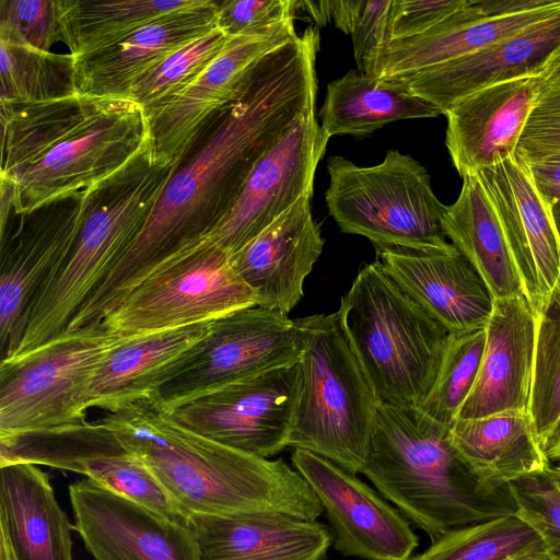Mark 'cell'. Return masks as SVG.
Returning a JSON list of instances; mask_svg holds the SVG:
<instances>
[{
    "instance_id": "7c38bea8",
    "label": "cell",
    "mask_w": 560,
    "mask_h": 560,
    "mask_svg": "<svg viewBox=\"0 0 560 560\" xmlns=\"http://www.w3.org/2000/svg\"><path fill=\"white\" fill-rule=\"evenodd\" d=\"M328 141L315 108L310 109L255 163L232 202L195 241L231 255L242 248L300 199L313 195L315 171Z\"/></svg>"
},
{
    "instance_id": "f35d334b",
    "label": "cell",
    "mask_w": 560,
    "mask_h": 560,
    "mask_svg": "<svg viewBox=\"0 0 560 560\" xmlns=\"http://www.w3.org/2000/svg\"><path fill=\"white\" fill-rule=\"evenodd\" d=\"M508 486L516 503V514L538 534L548 555L560 560V483L551 465Z\"/></svg>"
},
{
    "instance_id": "9a60e30c",
    "label": "cell",
    "mask_w": 560,
    "mask_h": 560,
    "mask_svg": "<svg viewBox=\"0 0 560 560\" xmlns=\"http://www.w3.org/2000/svg\"><path fill=\"white\" fill-rule=\"evenodd\" d=\"M291 460L320 501L336 551L363 560L411 559L419 537L377 490L312 452L295 448Z\"/></svg>"
},
{
    "instance_id": "ac0fdd59",
    "label": "cell",
    "mask_w": 560,
    "mask_h": 560,
    "mask_svg": "<svg viewBox=\"0 0 560 560\" xmlns=\"http://www.w3.org/2000/svg\"><path fill=\"white\" fill-rule=\"evenodd\" d=\"M74 525L96 560H199L189 526L85 478L69 486Z\"/></svg>"
},
{
    "instance_id": "277c9868",
    "label": "cell",
    "mask_w": 560,
    "mask_h": 560,
    "mask_svg": "<svg viewBox=\"0 0 560 560\" xmlns=\"http://www.w3.org/2000/svg\"><path fill=\"white\" fill-rule=\"evenodd\" d=\"M362 474L431 542L517 510L509 486L481 481L453 446L450 427L419 408L378 404Z\"/></svg>"
},
{
    "instance_id": "4dcf8cb0",
    "label": "cell",
    "mask_w": 560,
    "mask_h": 560,
    "mask_svg": "<svg viewBox=\"0 0 560 560\" xmlns=\"http://www.w3.org/2000/svg\"><path fill=\"white\" fill-rule=\"evenodd\" d=\"M450 436L459 456L491 487H506L551 465L536 438L529 413L456 419L450 427Z\"/></svg>"
},
{
    "instance_id": "60d3db41",
    "label": "cell",
    "mask_w": 560,
    "mask_h": 560,
    "mask_svg": "<svg viewBox=\"0 0 560 560\" xmlns=\"http://www.w3.org/2000/svg\"><path fill=\"white\" fill-rule=\"evenodd\" d=\"M392 0H354L348 35L353 43L358 71L381 78L389 37Z\"/></svg>"
},
{
    "instance_id": "f546056e",
    "label": "cell",
    "mask_w": 560,
    "mask_h": 560,
    "mask_svg": "<svg viewBox=\"0 0 560 560\" xmlns=\"http://www.w3.org/2000/svg\"><path fill=\"white\" fill-rule=\"evenodd\" d=\"M446 238L471 262L494 300L525 295L523 284L493 203L479 177H463L460 192L446 206Z\"/></svg>"
},
{
    "instance_id": "44dd1931",
    "label": "cell",
    "mask_w": 560,
    "mask_h": 560,
    "mask_svg": "<svg viewBox=\"0 0 560 560\" xmlns=\"http://www.w3.org/2000/svg\"><path fill=\"white\" fill-rule=\"evenodd\" d=\"M220 1L195 0L158 16L115 40L74 58L77 91L126 96L130 88L167 57L218 25Z\"/></svg>"
},
{
    "instance_id": "74e56055",
    "label": "cell",
    "mask_w": 560,
    "mask_h": 560,
    "mask_svg": "<svg viewBox=\"0 0 560 560\" xmlns=\"http://www.w3.org/2000/svg\"><path fill=\"white\" fill-rule=\"evenodd\" d=\"M486 327L451 335L436 381L420 408L434 420L451 427L470 394L486 347Z\"/></svg>"
},
{
    "instance_id": "8d00e7d4",
    "label": "cell",
    "mask_w": 560,
    "mask_h": 560,
    "mask_svg": "<svg viewBox=\"0 0 560 560\" xmlns=\"http://www.w3.org/2000/svg\"><path fill=\"white\" fill-rule=\"evenodd\" d=\"M231 39L219 25L152 68L130 88L126 97L149 112L188 86Z\"/></svg>"
},
{
    "instance_id": "52a82bcc",
    "label": "cell",
    "mask_w": 560,
    "mask_h": 560,
    "mask_svg": "<svg viewBox=\"0 0 560 560\" xmlns=\"http://www.w3.org/2000/svg\"><path fill=\"white\" fill-rule=\"evenodd\" d=\"M178 165L149 162L97 194L69 258L26 311L18 343L3 358L66 330L135 241Z\"/></svg>"
},
{
    "instance_id": "30bf717a",
    "label": "cell",
    "mask_w": 560,
    "mask_h": 560,
    "mask_svg": "<svg viewBox=\"0 0 560 560\" xmlns=\"http://www.w3.org/2000/svg\"><path fill=\"white\" fill-rule=\"evenodd\" d=\"M257 303L230 253L192 241L107 305L100 322L114 334L140 336L213 322Z\"/></svg>"
},
{
    "instance_id": "bcb514c9",
    "label": "cell",
    "mask_w": 560,
    "mask_h": 560,
    "mask_svg": "<svg viewBox=\"0 0 560 560\" xmlns=\"http://www.w3.org/2000/svg\"><path fill=\"white\" fill-rule=\"evenodd\" d=\"M557 88H560V48L549 59L539 75V94Z\"/></svg>"
},
{
    "instance_id": "e0dca14e",
    "label": "cell",
    "mask_w": 560,
    "mask_h": 560,
    "mask_svg": "<svg viewBox=\"0 0 560 560\" xmlns=\"http://www.w3.org/2000/svg\"><path fill=\"white\" fill-rule=\"evenodd\" d=\"M9 455L13 463L85 475L110 491L189 526V516L150 468L98 420L67 431L20 435L13 440Z\"/></svg>"
},
{
    "instance_id": "83f0119b",
    "label": "cell",
    "mask_w": 560,
    "mask_h": 560,
    "mask_svg": "<svg viewBox=\"0 0 560 560\" xmlns=\"http://www.w3.org/2000/svg\"><path fill=\"white\" fill-rule=\"evenodd\" d=\"M0 470V536L14 560H72V526L49 476L26 463Z\"/></svg>"
},
{
    "instance_id": "ab89813d",
    "label": "cell",
    "mask_w": 560,
    "mask_h": 560,
    "mask_svg": "<svg viewBox=\"0 0 560 560\" xmlns=\"http://www.w3.org/2000/svg\"><path fill=\"white\" fill-rule=\"evenodd\" d=\"M0 40L50 51L61 40L56 0H1Z\"/></svg>"
},
{
    "instance_id": "816d5d0a",
    "label": "cell",
    "mask_w": 560,
    "mask_h": 560,
    "mask_svg": "<svg viewBox=\"0 0 560 560\" xmlns=\"http://www.w3.org/2000/svg\"><path fill=\"white\" fill-rule=\"evenodd\" d=\"M551 470L555 477L557 478L558 482L560 483V462L555 466L551 465Z\"/></svg>"
},
{
    "instance_id": "f907efd6",
    "label": "cell",
    "mask_w": 560,
    "mask_h": 560,
    "mask_svg": "<svg viewBox=\"0 0 560 560\" xmlns=\"http://www.w3.org/2000/svg\"><path fill=\"white\" fill-rule=\"evenodd\" d=\"M1 544V560H14V557L11 552V549L7 542V540L0 536Z\"/></svg>"
},
{
    "instance_id": "f1b7e54d",
    "label": "cell",
    "mask_w": 560,
    "mask_h": 560,
    "mask_svg": "<svg viewBox=\"0 0 560 560\" xmlns=\"http://www.w3.org/2000/svg\"><path fill=\"white\" fill-rule=\"evenodd\" d=\"M560 10V0L504 16H488L482 0L464 4L429 32L389 43L381 78L412 73L470 55Z\"/></svg>"
},
{
    "instance_id": "836d02e7",
    "label": "cell",
    "mask_w": 560,
    "mask_h": 560,
    "mask_svg": "<svg viewBox=\"0 0 560 560\" xmlns=\"http://www.w3.org/2000/svg\"><path fill=\"white\" fill-rule=\"evenodd\" d=\"M74 58L0 40V104L44 102L78 92Z\"/></svg>"
},
{
    "instance_id": "b9f144b4",
    "label": "cell",
    "mask_w": 560,
    "mask_h": 560,
    "mask_svg": "<svg viewBox=\"0 0 560 560\" xmlns=\"http://www.w3.org/2000/svg\"><path fill=\"white\" fill-rule=\"evenodd\" d=\"M515 154L526 163L560 154V88L538 95Z\"/></svg>"
},
{
    "instance_id": "ba28073f",
    "label": "cell",
    "mask_w": 560,
    "mask_h": 560,
    "mask_svg": "<svg viewBox=\"0 0 560 560\" xmlns=\"http://www.w3.org/2000/svg\"><path fill=\"white\" fill-rule=\"evenodd\" d=\"M125 337L93 323L66 329L21 355L1 358L0 438L86 425L95 373Z\"/></svg>"
},
{
    "instance_id": "7bdbcfd3",
    "label": "cell",
    "mask_w": 560,
    "mask_h": 560,
    "mask_svg": "<svg viewBox=\"0 0 560 560\" xmlns=\"http://www.w3.org/2000/svg\"><path fill=\"white\" fill-rule=\"evenodd\" d=\"M294 0L220 1L218 25L231 37L270 28L294 19Z\"/></svg>"
},
{
    "instance_id": "d6986e66",
    "label": "cell",
    "mask_w": 560,
    "mask_h": 560,
    "mask_svg": "<svg viewBox=\"0 0 560 560\" xmlns=\"http://www.w3.org/2000/svg\"><path fill=\"white\" fill-rule=\"evenodd\" d=\"M501 222L535 314L560 277V238L551 208L517 154L478 173Z\"/></svg>"
},
{
    "instance_id": "4316f807",
    "label": "cell",
    "mask_w": 560,
    "mask_h": 560,
    "mask_svg": "<svg viewBox=\"0 0 560 560\" xmlns=\"http://www.w3.org/2000/svg\"><path fill=\"white\" fill-rule=\"evenodd\" d=\"M211 322L126 336L105 357L90 389V407L115 411L159 390L196 357Z\"/></svg>"
},
{
    "instance_id": "3957f363",
    "label": "cell",
    "mask_w": 560,
    "mask_h": 560,
    "mask_svg": "<svg viewBox=\"0 0 560 560\" xmlns=\"http://www.w3.org/2000/svg\"><path fill=\"white\" fill-rule=\"evenodd\" d=\"M154 474L183 512L273 513L316 521L324 513L305 480L283 458L224 446L177 423L156 397L98 420Z\"/></svg>"
},
{
    "instance_id": "5bb4252c",
    "label": "cell",
    "mask_w": 560,
    "mask_h": 560,
    "mask_svg": "<svg viewBox=\"0 0 560 560\" xmlns=\"http://www.w3.org/2000/svg\"><path fill=\"white\" fill-rule=\"evenodd\" d=\"M97 194L71 198L19 215L12 233L0 236V348H15L24 315L59 272L74 248Z\"/></svg>"
},
{
    "instance_id": "7a4b0ae2",
    "label": "cell",
    "mask_w": 560,
    "mask_h": 560,
    "mask_svg": "<svg viewBox=\"0 0 560 560\" xmlns=\"http://www.w3.org/2000/svg\"><path fill=\"white\" fill-rule=\"evenodd\" d=\"M0 105L2 221L98 194L155 162L148 114L126 96Z\"/></svg>"
},
{
    "instance_id": "681fc988",
    "label": "cell",
    "mask_w": 560,
    "mask_h": 560,
    "mask_svg": "<svg viewBox=\"0 0 560 560\" xmlns=\"http://www.w3.org/2000/svg\"><path fill=\"white\" fill-rule=\"evenodd\" d=\"M513 560H553L548 552H535L522 556Z\"/></svg>"
},
{
    "instance_id": "2e32d148",
    "label": "cell",
    "mask_w": 560,
    "mask_h": 560,
    "mask_svg": "<svg viewBox=\"0 0 560 560\" xmlns=\"http://www.w3.org/2000/svg\"><path fill=\"white\" fill-rule=\"evenodd\" d=\"M298 33L294 19L233 36L213 61L168 102L147 112L155 162L178 163L200 131L242 91L250 70Z\"/></svg>"
},
{
    "instance_id": "7dc6e473",
    "label": "cell",
    "mask_w": 560,
    "mask_h": 560,
    "mask_svg": "<svg viewBox=\"0 0 560 560\" xmlns=\"http://www.w3.org/2000/svg\"><path fill=\"white\" fill-rule=\"evenodd\" d=\"M540 447L550 462H560V416L540 442Z\"/></svg>"
},
{
    "instance_id": "d4e9b609",
    "label": "cell",
    "mask_w": 560,
    "mask_h": 560,
    "mask_svg": "<svg viewBox=\"0 0 560 560\" xmlns=\"http://www.w3.org/2000/svg\"><path fill=\"white\" fill-rule=\"evenodd\" d=\"M475 385L457 419L529 413L536 314L525 295L494 300Z\"/></svg>"
},
{
    "instance_id": "6da1fadb",
    "label": "cell",
    "mask_w": 560,
    "mask_h": 560,
    "mask_svg": "<svg viewBox=\"0 0 560 560\" xmlns=\"http://www.w3.org/2000/svg\"><path fill=\"white\" fill-rule=\"evenodd\" d=\"M320 36L308 26L261 58L212 132L168 179L145 224L68 325L100 323L104 308L203 234L237 195L255 163L315 108Z\"/></svg>"
},
{
    "instance_id": "7402d4cb",
    "label": "cell",
    "mask_w": 560,
    "mask_h": 560,
    "mask_svg": "<svg viewBox=\"0 0 560 560\" xmlns=\"http://www.w3.org/2000/svg\"><path fill=\"white\" fill-rule=\"evenodd\" d=\"M560 48V10L523 31L465 57L393 75L444 115L466 96L497 83L539 77Z\"/></svg>"
},
{
    "instance_id": "cb8c5ba5",
    "label": "cell",
    "mask_w": 560,
    "mask_h": 560,
    "mask_svg": "<svg viewBox=\"0 0 560 560\" xmlns=\"http://www.w3.org/2000/svg\"><path fill=\"white\" fill-rule=\"evenodd\" d=\"M311 198L300 199L231 255L235 271L256 292L257 306L288 315L303 296L305 279L324 246Z\"/></svg>"
},
{
    "instance_id": "484cf974",
    "label": "cell",
    "mask_w": 560,
    "mask_h": 560,
    "mask_svg": "<svg viewBox=\"0 0 560 560\" xmlns=\"http://www.w3.org/2000/svg\"><path fill=\"white\" fill-rule=\"evenodd\" d=\"M199 560H326L330 528L284 514H191Z\"/></svg>"
},
{
    "instance_id": "c3c4849f",
    "label": "cell",
    "mask_w": 560,
    "mask_h": 560,
    "mask_svg": "<svg viewBox=\"0 0 560 560\" xmlns=\"http://www.w3.org/2000/svg\"><path fill=\"white\" fill-rule=\"evenodd\" d=\"M551 213L556 225L557 233L560 238V199L556 201L551 207Z\"/></svg>"
},
{
    "instance_id": "d590c367",
    "label": "cell",
    "mask_w": 560,
    "mask_h": 560,
    "mask_svg": "<svg viewBox=\"0 0 560 560\" xmlns=\"http://www.w3.org/2000/svg\"><path fill=\"white\" fill-rule=\"evenodd\" d=\"M529 415L540 445L560 416V277L536 315Z\"/></svg>"
},
{
    "instance_id": "8fae6325",
    "label": "cell",
    "mask_w": 560,
    "mask_h": 560,
    "mask_svg": "<svg viewBox=\"0 0 560 560\" xmlns=\"http://www.w3.org/2000/svg\"><path fill=\"white\" fill-rule=\"evenodd\" d=\"M305 341L302 318L252 306L211 322L196 357L167 382L156 399L170 410L217 388L300 361Z\"/></svg>"
},
{
    "instance_id": "5b68a950",
    "label": "cell",
    "mask_w": 560,
    "mask_h": 560,
    "mask_svg": "<svg viewBox=\"0 0 560 560\" xmlns=\"http://www.w3.org/2000/svg\"><path fill=\"white\" fill-rule=\"evenodd\" d=\"M337 312L378 401L420 409L436 381L450 331L376 259L358 272Z\"/></svg>"
},
{
    "instance_id": "ffe728a7",
    "label": "cell",
    "mask_w": 560,
    "mask_h": 560,
    "mask_svg": "<svg viewBox=\"0 0 560 560\" xmlns=\"http://www.w3.org/2000/svg\"><path fill=\"white\" fill-rule=\"evenodd\" d=\"M375 248L384 271L451 335L487 326L494 299L476 268L452 243L434 248Z\"/></svg>"
},
{
    "instance_id": "e575fe53",
    "label": "cell",
    "mask_w": 560,
    "mask_h": 560,
    "mask_svg": "<svg viewBox=\"0 0 560 560\" xmlns=\"http://www.w3.org/2000/svg\"><path fill=\"white\" fill-rule=\"evenodd\" d=\"M535 552L547 548L515 512L454 529L410 560H513Z\"/></svg>"
},
{
    "instance_id": "ee69618b",
    "label": "cell",
    "mask_w": 560,
    "mask_h": 560,
    "mask_svg": "<svg viewBox=\"0 0 560 560\" xmlns=\"http://www.w3.org/2000/svg\"><path fill=\"white\" fill-rule=\"evenodd\" d=\"M465 0H392L390 42L422 35L459 9Z\"/></svg>"
},
{
    "instance_id": "8992f818",
    "label": "cell",
    "mask_w": 560,
    "mask_h": 560,
    "mask_svg": "<svg viewBox=\"0 0 560 560\" xmlns=\"http://www.w3.org/2000/svg\"><path fill=\"white\" fill-rule=\"evenodd\" d=\"M302 322L305 341L288 447L312 452L357 475L368 462L380 401L338 312Z\"/></svg>"
},
{
    "instance_id": "f6af8a7d",
    "label": "cell",
    "mask_w": 560,
    "mask_h": 560,
    "mask_svg": "<svg viewBox=\"0 0 560 560\" xmlns=\"http://www.w3.org/2000/svg\"><path fill=\"white\" fill-rule=\"evenodd\" d=\"M527 164L539 194L551 207L560 199V154Z\"/></svg>"
},
{
    "instance_id": "d6a6232c",
    "label": "cell",
    "mask_w": 560,
    "mask_h": 560,
    "mask_svg": "<svg viewBox=\"0 0 560 560\" xmlns=\"http://www.w3.org/2000/svg\"><path fill=\"white\" fill-rule=\"evenodd\" d=\"M195 0H56L61 42L80 56Z\"/></svg>"
},
{
    "instance_id": "4fadbf2b",
    "label": "cell",
    "mask_w": 560,
    "mask_h": 560,
    "mask_svg": "<svg viewBox=\"0 0 560 560\" xmlns=\"http://www.w3.org/2000/svg\"><path fill=\"white\" fill-rule=\"evenodd\" d=\"M298 378L299 362L164 409L197 434L269 458L288 447Z\"/></svg>"
},
{
    "instance_id": "1f68e13d",
    "label": "cell",
    "mask_w": 560,
    "mask_h": 560,
    "mask_svg": "<svg viewBox=\"0 0 560 560\" xmlns=\"http://www.w3.org/2000/svg\"><path fill=\"white\" fill-rule=\"evenodd\" d=\"M442 112L394 78L349 70L327 84L319 110L320 128L334 136H364L401 119L431 118Z\"/></svg>"
},
{
    "instance_id": "603a6c76",
    "label": "cell",
    "mask_w": 560,
    "mask_h": 560,
    "mask_svg": "<svg viewBox=\"0 0 560 560\" xmlns=\"http://www.w3.org/2000/svg\"><path fill=\"white\" fill-rule=\"evenodd\" d=\"M539 94V77L504 81L453 105L445 145L460 177L477 175L511 156Z\"/></svg>"
},
{
    "instance_id": "9c48e42d",
    "label": "cell",
    "mask_w": 560,
    "mask_h": 560,
    "mask_svg": "<svg viewBox=\"0 0 560 560\" xmlns=\"http://www.w3.org/2000/svg\"><path fill=\"white\" fill-rule=\"evenodd\" d=\"M328 212L348 234L362 235L375 247H444L445 210L435 196L427 168L409 154L389 150L372 166L342 156L327 161Z\"/></svg>"
}]
</instances>
